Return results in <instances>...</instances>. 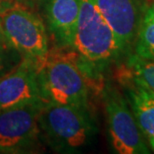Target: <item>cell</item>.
<instances>
[{"mask_svg":"<svg viewBox=\"0 0 154 154\" xmlns=\"http://www.w3.org/2000/svg\"><path fill=\"white\" fill-rule=\"evenodd\" d=\"M133 49L136 56L154 61V3L143 9Z\"/></svg>","mask_w":154,"mask_h":154,"instance_id":"11","label":"cell"},{"mask_svg":"<svg viewBox=\"0 0 154 154\" xmlns=\"http://www.w3.org/2000/svg\"><path fill=\"white\" fill-rule=\"evenodd\" d=\"M11 5H13V4H10V3L6 2L5 0H0V16H1V14L3 12H4L8 7H10Z\"/></svg>","mask_w":154,"mask_h":154,"instance_id":"14","label":"cell"},{"mask_svg":"<svg viewBox=\"0 0 154 154\" xmlns=\"http://www.w3.org/2000/svg\"><path fill=\"white\" fill-rule=\"evenodd\" d=\"M108 138L113 151L118 154H148L142 133L125 96L111 85L103 86Z\"/></svg>","mask_w":154,"mask_h":154,"instance_id":"5","label":"cell"},{"mask_svg":"<svg viewBox=\"0 0 154 154\" xmlns=\"http://www.w3.org/2000/svg\"><path fill=\"white\" fill-rule=\"evenodd\" d=\"M41 134L54 151L73 153L84 148L97 134L89 107L47 102L40 108Z\"/></svg>","mask_w":154,"mask_h":154,"instance_id":"3","label":"cell"},{"mask_svg":"<svg viewBox=\"0 0 154 154\" xmlns=\"http://www.w3.org/2000/svg\"><path fill=\"white\" fill-rule=\"evenodd\" d=\"M112 29L122 56L132 53L143 9L139 0H93Z\"/></svg>","mask_w":154,"mask_h":154,"instance_id":"7","label":"cell"},{"mask_svg":"<svg viewBox=\"0 0 154 154\" xmlns=\"http://www.w3.org/2000/svg\"><path fill=\"white\" fill-rule=\"evenodd\" d=\"M0 38L38 69L49 52L44 22L25 5L14 3L0 16Z\"/></svg>","mask_w":154,"mask_h":154,"instance_id":"4","label":"cell"},{"mask_svg":"<svg viewBox=\"0 0 154 154\" xmlns=\"http://www.w3.org/2000/svg\"><path fill=\"white\" fill-rule=\"evenodd\" d=\"M124 96L144 139L154 151V91L133 79L124 83Z\"/></svg>","mask_w":154,"mask_h":154,"instance_id":"10","label":"cell"},{"mask_svg":"<svg viewBox=\"0 0 154 154\" xmlns=\"http://www.w3.org/2000/svg\"><path fill=\"white\" fill-rule=\"evenodd\" d=\"M33 1L34 0H16V3H19V4L22 5H27V4H31Z\"/></svg>","mask_w":154,"mask_h":154,"instance_id":"15","label":"cell"},{"mask_svg":"<svg viewBox=\"0 0 154 154\" xmlns=\"http://www.w3.org/2000/svg\"><path fill=\"white\" fill-rule=\"evenodd\" d=\"M42 105L0 110V152H30L37 145L41 134L38 114Z\"/></svg>","mask_w":154,"mask_h":154,"instance_id":"6","label":"cell"},{"mask_svg":"<svg viewBox=\"0 0 154 154\" xmlns=\"http://www.w3.org/2000/svg\"><path fill=\"white\" fill-rule=\"evenodd\" d=\"M5 1L10 3V4H14V3H16V0H5Z\"/></svg>","mask_w":154,"mask_h":154,"instance_id":"16","label":"cell"},{"mask_svg":"<svg viewBox=\"0 0 154 154\" xmlns=\"http://www.w3.org/2000/svg\"><path fill=\"white\" fill-rule=\"evenodd\" d=\"M81 0H47L45 4L49 31L57 46L72 47Z\"/></svg>","mask_w":154,"mask_h":154,"instance_id":"9","label":"cell"},{"mask_svg":"<svg viewBox=\"0 0 154 154\" xmlns=\"http://www.w3.org/2000/svg\"><path fill=\"white\" fill-rule=\"evenodd\" d=\"M72 48L83 70L98 86L99 73L122 57L118 41L93 0H81Z\"/></svg>","mask_w":154,"mask_h":154,"instance_id":"2","label":"cell"},{"mask_svg":"<svg viewBox=\"0 0 154 154\" xmlns=\"http://www.w3.org/2000/svg\"><path fill=\"white\" fill-rule=\"evenodd\" d=\"M127 67L131 78L138 84L154 91V61L146 60L131 53L128 55Z\"/></svg>","mask_w":154,"mask_h":154,"instance_id":"12","label":"cell"},{"mask_svg":"<svg viewBox=\"0 0 154 154\" xmlns=\"http://www.w3.org/2000/svg\"><path fill=\"white\" fill-rule=\"evenodd\" d=\"M22 59L23 57L16 49L0 38V77L13 70Z\"/></svg>","mask_w":154,"mask_h":154,"instance_id":"13","label":"cell"},{"mask_svg":"<svg viewBox=\"0 0 154 154\" xmlns=\"http://www.w3.org/2000/svg\"><path fill=\"white\" fill-rule=\"evenodd\" d=\"M37 79L44 103L89 107V92L96 88L83 71L79 55L72 47L49 49L37 69Z\"/></svg>","mask_w":154,"mask_h":154,"instance_id":"1","label":"cell"},{"mask_svg":"<svg viewBox=\"0 0 154 154\" xmlns=\"http://www.w3.org/2000/svg\"><path fill=\"white\" fill-rule=\"evenodd\" d=\"M42 105L44 100L34 64L22 59L19 65L0 77V110L25 105Z\"/></svg>","mask_w":154,"mask_h":154,"instance_id":"8","label":"cell"}]
</instances>
